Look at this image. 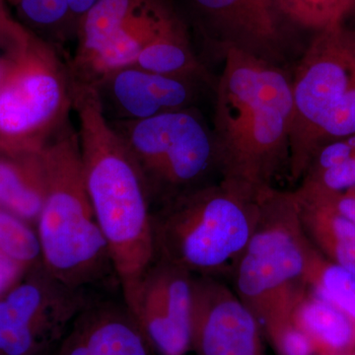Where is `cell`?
I'll return each instance as SVG.
<instances>
[{"mask_svg": "<svg viewBox=\"0 0 355 355\" xmlns=\"http://www.w3.org/2000/svg\"><path fill=\"white\" fill-rule=\"evenodd\" d=\"M252 10L266 32L277 43L289 51L291 37L289 27L291 24L279 12L275 0H246Z\"/></svg>", "mask_w": 355, "mask_h": 355, "instance_id": "obj_25", "label": "cell"}, {"mask_svg": "<svg viewBox=\"0 0 355 355\" xmlns=\"http://www.w3.org/2000/svg\"><path fill=\"white\" fill-rule=\"evenodd\" d=\"M342 2L345 9L343 24H347L349 21H352V24L350 27H355V0H342Z\"/></svg>", "mask_w": 355, "mask_h": 355, "instance_id": "obj_29", "label": "cell"}, {"mask_svg": "<svg viewBox=\"0 0 355 355\" xmlns=\"http://www.w3.org/2000/svg\"><path fill=\"white\" fill-rule=\"evenodd\" d=\"M306 282L313 294L355 320V273L328 260L314 247Z\"/></svg>", "mask_w": 355, "mask_h": 355, "instance_id": "obj_21", "label": "cell"}, {"mask_svg": "<svg viewBox=\"0 0 355 355\" xmlns=\"http://www.w3.org/2000/svg\"><path fill=\"white\" fill-rule=\"evenodd\" d=\"M44 200L41 151L26 154L21 165L0 160V205L21 219L38 220Z\"/></svg>", "mask_w": 355, "mask_h": 355, "instance_id": "obj_20", "label": "cell"}, {"mask_svg": "<svg viewBox=\"0 0 355 355\" xmlns=\"http://www.w3.org/2000/svg\"><path fill=\"white\" fill-rule=\"evenodd\" d=\"M109 123L139 167L153 209L221 178L216 137L197 107Z\"/></svg>", "mask_w": 355, "mask_h": 355, "instance_id": "obj_7", "label": "cell"}, {"mask_svg": "<svg viewBox=\"0 0 355 355\" xmlns=\"http://www.w3.org/2000/svg\"><path fill=\"white\" fill-rule=\"evenodd\" d=\"M125 301L91 299L51 355H153Z\"/></svg>", "mask_w": 355, "mask_h": 355, "instance_id": "obj_14", "label": "cell"}, {"mask_svg": "<svg viewBox=\"0 0 355 355\" xmlns=\"http://www.w3.org/2000/svg\"><path fill=\"white\" fill-rule=\"evenodd\" d=\"M24 266L0 252V296L9 291L19 279Z\"/></svg>", "mask_w": 355, "mask_h": 355, "instance_id": "obj_26", "label": "cell"}, {"mask_svg": "<svg viewBox=\"0 0 355 355\" xmlns=\"http://www.w3.org/2000/svg\"><path fill=\"white\" fill-rule=\"evenodd\" d=\"M317 355H352L355 349V320L310 291L292 314Z\"/></svg>", "mask_w": 355, "mask_h": 355, "instance_id": "obj_17", "label": "cell"}, {"mask_svg": "<svg viewBox=\"0 0 355 355\" xmlns=\"http://www.w3.org/2000/svg\"><path fill=\"white\" fill-rule=\"evenodd\" d=\"M14 51L13 64L0 83V146L15 153H40L70 123L69 58L26 28Z\"/></svg>", "mask_w": 355, "mask_h": 355, "instance_id": "obj_6", "label": "cell"}, {"mask_svg": "<svg viewBox=\"0 0 355 355\" xmlns=\"http://www.w3.org/2000/svg\"><path fill=\"white\" fill-rule=\"evenodd\" d=\"M0 252L23 266L42 260L38 234L28 227L20 217L0 209Z\"/></svg>", "mask_w": 355, "mask_h": 355, "instance_id": "obj_23", "label": "cell"}, {"mask_svg": "<svg viewBox=\"0 0 355 355\" xmlns=\"http://www.w3.org/2000/svg\"><path fill=\"white\" fill-rule=\"evenodd\" d=\"M41 155L44 200L38 237L44 268L76 291L88 292L109 279L118 282L89 198L78 132L71 123Z\"/></svg>", "mask_w": 355, "mask_h": 355, "instance_id": "obj_3", "label": "cell"}, {"mask_svg": "<svg viewBox=\"0 0 355 355\" xmlns=\"http://www.w3.org/2000/svg\"><path fill=\"white\" fill-rule=\"evenodd\" d=\"M203 86L207 85L132 65L107 74L92 87L107 120L141 121L195 108Z\"/></svg>", "mask_w": 355, "mask_h": 355, "instance_id": "obj_12", "label": "cell"}, {"mask_svg": "<svg viewBox=\"0 0 355 355\" xmlns=\"http://www.w3.org/2000/svg\"><path fill=\"white\" fill-rule=\"evenodd\" d=\"M345 26V27H347V35H349V39L350 42V46H352V51H354L355 55V27H350V26L347 25Z\"/></svg>", "mask_w": 355, "mask_h": 355, "instance_id": "obj_30", "label": "cell"}, {"mask_svg": "<svg viewBox=\"0 0 355 355\" xmlns=\"http://www.w3.org/2000/svg\"><path fill=\"white\" fill-rule=\"evenodd\" d=\"M222 60L212 128L220 179L272 187L280 168L288 164L291 78L282 67L243 51H228Z\"/></svg>", "mask_w": 355, "mask_h": 355, "instance_id": "obj_2", "label": "cell"}, {"mask_svg": "<svg viewBox=\"0 0 355 355\" xmlns=\"http://www.w3.org/2000/svg\"><path fill=\"white\" fill-rule=\"evenodd\" d=\"M306 190V189H305ZM310 191V190H308ZM320 193V195L324 196L327 200H329L336 207L343 216L347 217L349 221L355 225V190L354 189H350L343 193Z\"/></svg>", "mask_w": 355, "mask_h": 355, "instance_id": "obj_27", "label": "cell"}, {"mask_svg": "<svg viewBox=\"0 0 355 355\" xmlns=\"http://www.w3.org/2000/svg\"><path fill=\"white\" fill-rule=\"evenodd\" d=\"M9 64L4 65L0 64V83H1L2 78H3L4 74H6L7 67H8Z\"/></svg>", "mask_w": 355, "mask_h": 355, "instance_id": "obj_31", "label": "cell"}, {"mask_svg": "<svg viewBox=\"0 0 355 355\" xmlns=\"http://www.w3.org/2000/svg\"><path fill=\"white\" fill-rule=\"evenodd\" d=\"M266 189L220 179L159 205L153 209L155 259L193 275H230L253 234Z\"/></svg>", "mask_w": 355, "mask_h": 355, "instance_id": "obj_4", "label": "cell"}, {"mask_svg": "<svg viewBox=\"0 0 355 355\" xmlns=\"http://www.w3.org/2000/svg\"><path fill=\"white\" fill-rule=\"evenodd\" d=\"M355 88V55L347 27L318 32L303 53L291 78L292 121L289 173L304 174L320 128Z\"/></svg>", "mask_w": 355, "mask_h": 355, "instance_id": "obj_8", "label": "cell"}, {"mask_svg": "<svg viewBox=\"0 0 355 355\" xmlns=\"http://www.w3.org/2000/svg\"><path fill=\"white\" fill-rule=\"evenodd\" d=\"M191 349L197 355H265L258 319L219 277L193 275Z\"/></svg>", "mask_w": 355, "mask_h": 355, "instance_id": "obj_11", "label": "cell"}, {"mask_svg": "<svg viewBox=\"0 0 355 355\" xmlns=\"http://www.w3.org/2000/svg\"><path fill=\"white\" fill-rule=\"evenodd\" d=\"M328 169H333L340 177L355 183V133L329 142L318 149L302 178Z\"/></svg>", "mask_w": 355, "mask_h": 355, "instance_id": "obj_24", "label": "cell"}, {"mask_svg": "<svg viewBox=\"0 0 355 355\" xmlns=\"http://www.w3.org/2000/svg\"><path fill=\"white\" fill-rule=\"evenodd\" d=\"M51 354H46V355H51Z\"/></svg>", "mask_w": 355, "mask_h": 355, "instance_id": "obj_33", "label": "cell"}, {"mask_svg": "<svg viewBox=\"0 0 355 355\" xmlns=\"http://www.w3.org/2000/svg\"><path fill=\"white\" fill-rule=\"evenodd\" d=\"M352 189H354V190H355V187H354V188H352Z\"/></svg>", "mask_w": 355, "mask_h": 355, "instance_id": "obj_34", "label": "cell"}, {"mask_svg": "<svg viewBox=\"0 0 355 355\" xmlns=\"http://www.w3.org/2000/svg\"><path fill=\"white\" fill-rule=\"evenodd\" d=\"M132 65L163 76L193 79L207 85L212 83L205 60L193 46L190 25L180 11L142 50Z\"/></svg>", "mask_w": 355, "mask_h": 355, "instance_id": "obj_16", "label": "cell"}, {"mask_svg": "<svg viewBox=\"0 0 355 355\" xmlns=\"http://www.w3.org/2000/svg\"><path fill=\"white\" fill-rule=\"evenodd\" d=\"M73 111L91 205L127 307L155 260L153 207L144 178L91 86H73Z\"/></svg>", "mask_w": 355, "mask_h": 355, "instance_id": "obj_1", "label": "cell"}, {"mask_svg": "<svg viewBox=\"0 0 355 355\" xmlns=\"http://www.w3.org/2000/svg\"><path fill=\"white\" fill-rule=\"evenodd\" d=\"M15 24V21L11 19L10 16L7 13L4 0H0V34H9L12 31Z\"/></svg>", "mask_w": 355, "mask_h": 355, "instance_id": "obj_28", "label": "cell"}, {"mask_svg": "<svg viewBox=\"0 0 355 355\" xmlns=\"http://www.w3.org/2000/svg\"><path fill=\"white\" fill-rule=\"evenodd\" d=\"M193 279L183 268L155 259L140 279L128 310L159 355H186L191 349Z\"/></svg>", "mask_w": 355, "mask_h": 355, "instance_id": "obj_10", "label": "cell"}, {"mask_svg": "<svg viewBox=\"0 0 355 355\" xmlns=\"http://www.w3.org/2000/svg\"><path fill=\"white\" fill-rule=\"evenodd\" d=\"M202 49L223 58L237 50L270 64L286 62L288 51L266 31L246 0H186Z\"/></svg>", "mask_w": 355, "mask_h": 355, "instance_id": "obj_13", "label": "cell"}, {"mask_svg": "<svg viewBox=\"0 0 355 355\" xmlns=\"http://www.w3.org/2000/svg\"><path fill=\"white\" fill-rule=\"evenodd\" d=\"M313 249L294 191L266 189L253 234L229 275L263 333L292 321L309 291L306 275Z\"/></svg>", "mask_w": 355, "mask_h": 355, "instance_id": "obj_5", "label": "cell"}, {"mask_svg": "<svg viewBox=\"0 0 355 355\" xmlns=\"http://www.w3.org/2000/svg\"><path fill=\"white\" fill-rule=\"evenodd\" d=\"M91 297L55 279L42 263L36 279L0 299V355L51 354Z\"/></svg>", "mask_w": 355, "mask_h": 355, "instance_id": "obj_9", "label": "cell"}, {"mask_svg": "<svg viewBox=\"0 0 355 355\" xmlns=\"http://www.w3.org/2000/svg\"><path fill=\"white\" fill-rule=\"evenodd\" d=\"M308 239L328 260L355 273V225L324 196L294 191Z\"/></svg>", "mask_w": 355, "mask_h": 355, "instance_id": "obj_15", "label": "cell"}, {"mask_svg": "<svg viewBox=\"0 0 355 355\" xmlns=\"http://www.w3.org/2000/svg\"><path fill=\"white\" fill-rule=\"evenodd\" d=\"M21 24L40 39L64 53L76 40L79 25L97 0H9Z\"/></svg>", "mask_w": 355, "mask_h": 355, "instance_id": "obj_18", "label": "cell"}, {"mask_svg": "<svg viewBox=\"0 0 355 355\" xmlns=\"http://www.w3.org/2000/svg\"><path fill=\"white\" fill-rule=\"evenodd\" d=\"M279 12L291 25L315 33L343 24L342 0H275Z\"/></svg>", "mask_w": 355, "mask_h": 355, "instance_id": "obj_22", "label": "cell"}, {"mask_svg": "<svg viewBox=\"0 0 355 355\" xmlns=\"http://www.w3.org/2000/svg\"><path fill=\"white\" fill-rule=\"evenodd\" d=\"M147 0H97L79 25L70 74L84 69Z\"/></svg>", "mask_w": 355, "mask_h": 355, "instance_id": "obj_19", "label": "cell"}, {"mask_svg": "<svg viewBox=\"0 0 355 355\" xmlns=\"http://www.w3.org/2000/svg\"><path fill=\"white\" fill-rule=\"evenodd\" d=\"M0 39H8V35L0 34Z\"/></svg>", "mask_w": 355, "mask_h": 355, "instance_id": "obj_32", "label": "cell"}]
</instances>
